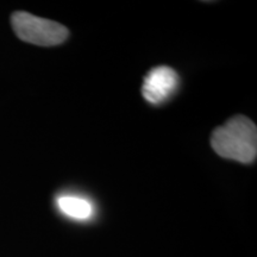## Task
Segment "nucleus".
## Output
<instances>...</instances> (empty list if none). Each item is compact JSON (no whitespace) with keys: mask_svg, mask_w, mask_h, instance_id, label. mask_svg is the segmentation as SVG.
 I'll return each instance as SVG.
<instances>
[{"mask_svg":"<svg viewBox=\"0 0 257 257\" xmlns=\"http://www.w3.org/2000/svg\"><path fill=\"white\" fill-rule=\"evenodd\" d=\"M211 146L218 155L240 163H251L257 155V128L245 115H236L214 128Z\"/></svg>","mask_w":257,"mask_h":257,"instance_id":"obj_1","label":"nucleus"},{"mask_svg":"<svg viewBox=\"0 0 257 257\" xmlns=\"http://www.w3.org/2000/svg\"><path fill=\"white\" fill-rule=\"evenodd\" d=\"M15 34L22 41L41 47H53L63 43L69 36L64 25L28 12H15L11 16Z\"/></svg>","mask_w":257,"mask_h":257,"instance_id":"obj_2","label":"nucleus"},{"mask_svg":"<svg viewBox=\"0 0 257 257\" xmlns=\"http://www.w3.org/2000/svg\"><path fill=\"white\" fill-rule=\"evenodd\" d=\"M179 75L174 69L167 66H159L149 70L144 79L142 94L148 102L161 105L176 92Z\"/></svg>","mask_w":257,"mask_h":257,"instance_id":"obj_3","label":"nucleus"},{"mask_svg":"<svg viewBox=\"0 0 257 257\" xmlns=\"http://www.w3.org/2000/svg\"><path fill=\"white\" fill-rule=\"evenodd\" d=\"M57 206L63 214L73 219L85 220L93 214L91 201L78 195H61L57 199Z\"/></svg>","mask_w":257,"mask_h":257,"instance_id":"obj_4","label":"nucleus"}]
</instances>
